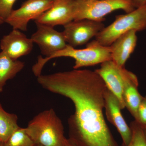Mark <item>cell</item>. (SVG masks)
<instances>
[{"label":"cell","instance_id":"ba28073f","mask_svg":"<svg viewBox=\"0 0 146 146\" xmlns=\"http://www.w3.org/2000/svg\"><path fill=\"white\" fill-rule=\"evenodd\" d=\"M36 31L31 35L33 43L39 46L46 57L63 50L67 45L63 32L58 31L53 27L35 23Z\"/></svg>","mask_w":146,"mask_h":146},{"label":"cell","instance_id":"30bf717a","mask_svg":"<svg viewBox=\"0 0 146 146\" xmlns=\"http://www.w3.org/2000/svg\"><path fill=\"white\" fill-rule=\"evenodd\" d=\"M104 109L108 121L116 128L121 137L122 145H127L132 136L131 129L122 115L121 109L117 99L108 89L104 94Z\"/></svg>","mask_w":146,"mask_h":146},{"label":"cell","instance_id":"603a6c76","mask_svg":"<svg viewBox=\"0 0 146 146\" xmlns=\"http://www.w3.org/2000/svg\"><path fill=\"white\" fill-rule=\"evenodd\" d=\"M65 146H76L74 144L72 143L69 141V139H68L67 140V143H66V145Z\"/></svg>","mask_w":146,"mask_h":146},{"label":"cell","instance_id":"52a82bcc","mask_svg":"<svg viewBox=\"0 0 146 146\" xmlns=\"http://www.w3.org/2000/svg\"><path fill=\"white\" fill-rule=\"evenodd\" d=\"M53 3L50 0H27L20 8L13 10L5 22L13 29L26 31L29 22L35 20L49 9Z\"/></svg>","mask_w":146,"mask_h":146},{"label":"cell","instance_id":"d4e9b609","mask_svg":"<svg viewBox=\"0 0 146 146\" xmlns=\"http://www.w3.org/2000/svg\"><path fill=\"white\" fill-rule=\"evenodd\" d=\"M0 146H4V144L3 143H1V145H0Z\"/></svg>","mask_w":146,"mask_h":146},{"label":"cell","instance_id":"83f0119b","mask_svg":"<svg viewBox=\"0 0 146 146\" xmlns=\"http://www.w3.org/2000/svg\"><path fill=\"white\" fill-rule=\"evenodd\" d=\"M1 141H0V145H1Z\"/></svg>","mask_w":146,"mask_h":146},{"label":"cell","instance_id":"277c9868","mask_svg":"<svg viewBox=\"0 0 146 146\" xmlns=\"http://www.w3.org/2000/svg\"><path fill=\"white\" fill-rule=\"evenodd\" d=\"M146 29V5L125 14L116 16L115 20L100 32L96 37L101 44L110 46L118 37L131 30L137 32Z\"/></svg>","mask_w":146,"mask_h":146},{"label":"cell","instance_id":"ac0fdd59","mask_svg":"<svg viewBox=\"0 0 146 146\" xmlns=\"http://www.w3.org/2000/svg\"><path fill=\"white\" fill-rule=\"evenodd\" d=\"M132 132L131 139L127 145L121 146H146V139L143 129L139 123L134 120L130 124Z\"/></svg>","mask_w":146,"mask_h":146},{"label":"cell","instance_id":"ffe728a7","mask_svg":"<svg viewBox=\"0 0 146 146\" xmlns=\"http://www.w3.org/2000/svg\"><path fill=\"white\" fill-rule=\"evenodd\" d=\"M136 121L141 125H146V96L143 97L137 110Z\"/></svg>","mask_w":146,"mask_h":146},{"label":"cell","instance_id":"3957f363","mask_svg":"<svg viewBox=\"0 0 146 146\" xmlns=\"http://www.w3.org/2000/svg\"><path fill=\"white\" fill-rule=\"evenodd\" d=\"M25 129L37 146H65L68 140L64 136L62 121L52 108L37 114Z\"/></svg>","mask_w":146,"mask_h":146},{"label":"cell","instance_id":"d6986e66","mask_svg":"<svg viewBox=\"0 0 146 146\" xmlns=\"http://www.w3.org/2000/svg\"><path fill=\"white\" fill-rule=\"evenodd\" d=\"M16 0H0V18L5 22L13 11V7Z\"/></svg>","mask_w":146,"mask_h":146},{"label":"cell","instance_id":"9a60e30c","mask_svg":"<svg viewBox=\"0 0 146 146\" xmlns=\"http://www.w3.org/2000/svg\"><path fill=\"white\" fill-rule=\"evenodd\" d=\"M25 66L24 62L13 60L3 52H0V93L7 82L15 77Z\"/></svg>","mask_w":146,"mask_h":146},{"label":"cell","instance_id":"8fae6325","mask_svg":"<svg viewBox=\"0 0 146 146\" xmlns=\"http://www.w3.org/2000/svg\"><path fill=\"white\" fill-rule=\"evenodd\" d=\"M31 38H29L21 31L13 29L10 33L4 35L1 40L2 51L11 59L18 58L30 53L33 46Z\"/></svg>","mask_w":146,"mask_h":146},{"label":"cell","instance_id":"44dd1931","mask_svg":"<svg viewBox=\"0 0 146 146\" xmlns=\"http://www.w3.org/2000/svg\"><path fill=\"white\" fill-rule=\"evenodd\" d=\"M135 8L146 5V0H131Z\"/></svg>","mask_w":146,"mask_h":146},{"label":"cell","instance_id":"2e32d148","mask_svg":"<svg viewBox=\"0 0 146 146\" xmlns=\"http://www.w3.org/2000/svg\"><path fill=\"white\" fill-rule=\"evenodd\" d=\"M17 115L6 111L0 103V141L5 143L20 127Z\"/></svg>","mask_w":146,"mask_h":146},{"label":"cell","instance_id":"7402d4cb","mask_svg":"<svg viewBox=\"0 0 146 146\" xmlns=\"http://www.w3.org/2000/svg\"><path fill=\"white\" fill-rule=\"evenodd\" d=\"M140 125L141 126V127H142V129H143L144 135H145V137L146 139V125Z\"/></svg>","mask_w":146,"mask_h":146},{"label":"cell","instance_id":"4fadbf2b","mask_svg":"<svg viewBox=\"0 0 146 146\" xmlns=\"http://www.w3.org/2000/svg\"><path fill=\"white\" fill-rule=\"evenodd\" d=\"M123 81V100L125 108L136 120L137 110L143 97L138 90V80L137 76L124 67L121 68Z\"/></svg>","mask_w":146,"mask_h":146},{"label":"cell","instance_id":"7c38bea8","mask_svg":"<svg viewBox=\"0 0 146 146\" xmlns=\"http://www.w3.org/2000/svg\"><path fill=\"white\" fill-rule=\"evenodd\" d=\"M121 68L112 60H109L101 64L100 68L95 71L102 79L107 89L117 99L122 110L125 106L123 100V85Z\"/></svg>","mask_w":146,"mask_h":146},{"label":"cell","instance_id":"9c48e42d","mask_svg":"<svg viewBox=\"0 0 146 146\" xmlns=\"http://www.w3.org/2000/svg\"><path fill=\"white\" fill-rule=\"evenodd\" d=\"M76 0H56L52 6L35 20V23L53 27L63 26L74 21Z\"/></svg>","mask_w":146,"mask_h":146},{"label":"cell","instance_id":"484cf974","mask_svg":"<svg viewBox=\"0 0 146 146\" xmlns=\"http://www.w3.org/2000/svg\"><path fill=\"white\" fill-rule=\"evenodd\" d=\"M85 1H97V0H85Z\"/></svg>","mask_w":146,"mask_h":146},{"label":"cell","instance_id":"4316f807","mask_svg":"<svg viewBox=\"0 0 146 146\" xmlns=\"http://www.w3.org/2000/svg\"><path fill=\"white\" fill-rule=\"evenodd\" d=\"M50 1H52L54 2L55 1H56V0H50Z\"/></svg>","mask_w":146,"mask_h":146},{"label":"cell","instance_id":"8992f818","mask_svg":"<svg viewBox=\"0 0 146 146\" xmlns=\"http://www.w3.org/2000/svg\"><path fill=\"white\" fill-rule=\"evenodd\" d=\"M105 27L102 22L82 19L66 24L63 33L68 44L76 48L85 44L96 37Z\"/></svg>","mask_w":146,"mask_h":146},{"label":"cell","instance_id":"5b68a950","mask_svg":"<svg viewBox=\"0 0 146 146\" xmlns=\"http://www.w3.org/2000/svg\"><path fill=\"white\" fill-rule=\"evenodd\" d=\"M135 9L131 0H76L74 21L89 19L102 22L105 16L115 11L122 10L127 13Z\"/></svg>","mask_w":146,"mask_h":146},{"label":"cell","instance_id":"6da1fadb","mask_svg":"<svg viewBox=\"0 0 146 146\" xmlns=\"http://www.w3.org/2000/svg\"><path fill=\"white\" fill-rule=\"evenodd\" d=\"M37 81L47 91L73 102L74 113L68 120L69 141L76 146H121L115 141L104 115L107 89L95 71L72 70L42 75Z\"/></svg>","mask_w":146,"mask_h":146},{"label":"cell","instance_id":"e0dca14e","mask_svg":"<svg viewBox=\"0 0 146 146\" xmlns=\"http://www.w3.org/2000/svg\"><path fill=\"white\" fill-rule=\"evenodd\" d=\"M4 146H33L34 144L27 133L25 128L20 127L9 138Z\"/></svg>","mask_w":146,"mask_h":146},{"label":"cell","instance_id":"f1b7e54d","mask_svg":"<svg viewBox=\"0 0 146 146\" xmlns=\"http://www.w3.org/2000/svg\"><path fill=\"white\" fill-rule=\"evenodd\" d=\"M33 146H37L36 145H34Z\"/></svg>","mask_w":146,"mask_h":146},{"label":"cell","instance_id":"cb8c5ba5","mask_svg":"<svg viewBox=\"0 0 146 146\" xmlns=\"http://www.w3.org/2000/svg\"><path fill=\"white\" fill-rule=\"evenodd\" d=\"M4 22L3 20L1 18H0V25L3 23H4Z\"/></svg>","mask_w":146,"mask_h":146},{"label":"cell","instance_id":"5bb4252c","mask_svg":"<svg viewBox=\"0 0 146 146\" xmlns=\"http://www.w3.org/2000/svg\"><path fill=\"white\" fill-rule=\"evenodd\" d=\"M137 31L131 30L118 37L110 46L112 60L119 67L125 64L134 51L137 43Z\"/></svg>","mask_w":146,"mask_h":146},{"label":"cell","instance_id":"7a4b0ae2","mask_svg":"<svg viewBox=\"0 0 146 146\" xmlns=\"http://www.w3.org/2000/svg\"><path fill=\"white\" fill-rule=\"evenodd\" d=\"M68 57L75 60L74 69L94 66L112 60L110 46L101 44L96 39L89 42L84 48L76 49L67 44L63 50L55 53L48 57L39 56L37 62L32 68V71L36 76L42 74L44 66L51 59L56 58Z\"/></svg>","mask_w":146,"mask_h":146}]
</instances>
